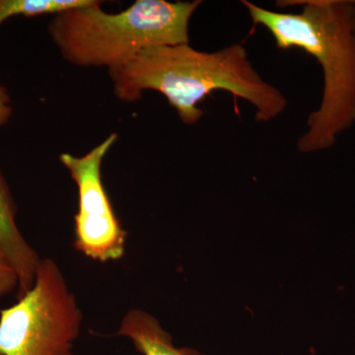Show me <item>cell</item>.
<instances>
[{
    "label": "cell",
    "instance_id": "cell-1",
    "mask_svg": "<svg viewBox=\"0 0 355 355\" xmlns=\"http://www.w3.org/2000/svg\"><path fill=\"white\" fill-rule=\"evenodd\" d=\"M109 76L120 101L137 102L146 91H155L184 125L200 121L205 111L198 105L216 91L253 105L260 123L275 120L287 107L286 96L261 78L241 44L216 51H198L190 44L154 46L109 69Z\"/></svg>",
    "mask_w": 355,
    "mask_h": 355
},
{
    "label": "cell",
    "instance_id": "cell-2",
    "mask_svg": "<svg viewBox=\"0 0 355 355\" xmlns=\"http://www.w3.org/2000/svg\"><path fill=\"white\" fill-rule=\"evenodd\" d=\"M280 7L303 6L299 13L277 12L244 0L254 25L270 33L277 49H300L323 70L321 104L308 116L297 141L300 153L326 150L355 123V1H279Z\"/></svg>",
    "mask_w": 355,
    "mask_h": 355
},
{
    "label": "cell",
    "instance_id": "cell-3",
    "mask_svg": "<svg viewBox=\"0 0 355 355\" xmlns=\"http://www.w3.org/2000/svg\"><path fill=\"white\" fill-rule=\"evenodd\" d=\"M101 3L67 9L49 24L51 41L69 64L109 70L147 49L190 44L191 19L202 2L137 0L118 13L103 10Z\"/></svg>",
    "mask_w": 355,
    "mask_h": 355
},
{
    "label": "cell",
    "instance_id": "cell-4",
    "mask_svg": "<svg viewBox=\"0 0 355 355\" xmlns=\"http://www.w3.org/2000/svg\"><path fill=\"white\" fill-rule=\"evenodd\" d=\"M83 323L62 268L42 258L31 288L0 311V355H73Z\"/></svg>",
    "mask_w": 355,
    "mask_h": 355
},
{
    "label": "cell",
    "instance_id": "cell-5",
    "mask_svg": "<svg viewBox=\"0 0 355 355\" xmlns=\"http://www.w3.org/2000/svg\"><path fill=\"white\" fill-rule=\"evenodd\" d=\"M118 137L116 133H111L83 156L60 155V163L78 191L74 248L86 258L99 263L121 260L127 248V230L114 212L102 176L103 161Z\"/></svg>",
    "mask_w": 355,
    "mask_h": 355
},
{
    "label": "cell",
    "instance_id": "cell-6",
    "mask_svg": "<svg viewBox=\"0 0 355 355\" xmlns=\"http://www.w3.org/2000/svg\"><path fill=\"white\" fill-rule=\"evenodd\" d=\"M17 207L6 177L0 170V248L18 275L20 297L33 286L42 258L28 243L16 222Z\"/></svg>",
    "mask_w": 355,
    "mask_h": 355
},
{
    "label": "cell",
    "instance_id": "cell-7",
    "mask_svg": "<svg viewBox=\"0 0 355 355\" xmlns=\"http://www.w3.org/2000/svg\"><path fill=\"white\" fill-rule=\"evenodd\" d=\"M116 334L130 340L142 355H205L191 347H176L159 320L141 309L125 313Z\"/></svg>",
    "mask_w": 355,
    "mask_h": 355
},
{
    "label": "cell",
    "instance_id": "cell-8",
    "mask_svg": "<svg viewBox=\"0 0 355 355\" xmlns=\"http://www.w3.org/2000/svg\"><path fill=\"white\" fill-rule=\"evenodd\" d=\"M94 0H0V25L16 16L44 15L89 6Z\"/></svg>",
    "mask_w": 355,
    "mask_h": 355
},
{
    "label": "cell",
    "instance_id": "cell-9",
    "mask_svg": "<svg viewBox=\"0 0 355 355\" xmlns=\"http://www.w3.org/2000/svg\"><path fill=\"white\" fill-rule=\"evenodd\" d=\"M19 280L18 275L6 254L0 248V299L13 292H17Z\"/></svg>",
    "mask_w": 355,
    "mask_h": 355
},
{
    "label": "cell",
    "instance_id": "cell-10",
    "mask_svg": "<svg viewBox=\"0 0 355 355\" xmlns=\"http://www.w3.org/2000/svg\"><path fill=\"white\" fill-rule=\"evenodd\" d=\"M12 104L8 91L0 84V128L6 125L12 116Z\"/></svg>",
    "mask_w": 355,
    "mask_h": 355
},
{
    "label": "cell",
    "instance_id": "cell-11",
    "mask_svg": "<svg viewBox=\"0 0 355 355\" xmlns=\"http://www.w3.org/2000/svg\"><path fill=\"white\" fill-rule=\"evenodd\" d=\"M354 33H355V12H354Z\"/></svg>",
    "mask_w": 355,
    "mask_h": 355
}]
</instances>
